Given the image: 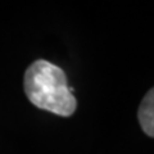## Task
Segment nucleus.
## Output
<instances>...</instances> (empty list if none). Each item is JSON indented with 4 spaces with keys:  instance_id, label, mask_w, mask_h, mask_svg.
Segmentation results:
<instances>
[{
    "instance_id": "obj_1",
    "label": "nucleus",
    "mask_w": 154,
    "mask_h": 154,
    "mask_svg": "<svg viewBox=\"0 0 154 154\" xmlns=\"http://www.w3.org/2000/svg\"><path fill=\"white\" fill-rule=\"evenodd\" d=\"M23 90L38 109L60 117H69L76 112L77 100L67 84L66 72L49 60L37 59L27 67Z\"/></svg>"
},
{
    "instance_id": "obj_2",
    "label": "nucleus",
    "mask_w": 154,
    "mask_h": 154,
    "mask_svg": "<svg viewBox=\"0 0 154 154\" xmlns=\"http://www.w3.org/2000/svg\"><path fill=\"white\" fill-rule=\"evenodd\" d=\"M137 119L145 135L154 139V88L145 94L139 105Z\"/></svg>"
}]
</instances>
